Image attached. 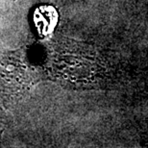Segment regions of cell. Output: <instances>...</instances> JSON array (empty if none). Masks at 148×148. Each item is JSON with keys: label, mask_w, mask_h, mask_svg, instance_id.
I'll return each mask as SVG.
<instances>
[{"label": "cell", "mask_w": 148, "mask_h": 148, "mask_svg": "<svg viewBox=\"0 0 148 148\" xmlns=\"http://www.w3.org/2000/svg\"><path fill=\"white\" fill-rule=\"evenodd\" d=\"M33 21L38 34L45 37L54 30L58 22V14L52 6H40L34 12Z\"/></svg>", "instance_id": "6da1fadb"}]
</instances>
